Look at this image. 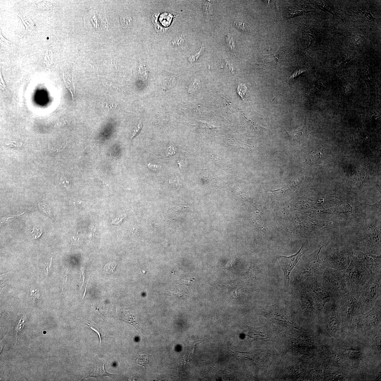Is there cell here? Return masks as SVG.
<instances>
[{"mask_svg": "<svg viewBox=\"0 0 381 381\" xmlns=\"http://www.w3.org/2000/svg\"><path fill=\"white\" fill-rule=\"evenodd\" d=\"M0 37H1V40L2 41L4 42L9 45L12 44V42L8 41V40L5 39V38L3 37L2 35L1 32V36H0Z\"/></svg>", "mask_w": 381, "mask_h": 381, "instance_id": "41", "label": "cell"}, {"mask_svg": "<svg viewBox=\"0 0 381 381\" xmlns=\"http://www.w3.org/2000/svg\"><path fill=\"white\" fill-rule=\"evenodd\" d=\"M79 237H74L72 239L71 242L72 244H75L76 242L79 241Z\"/></svg>", "mask_w": 381, "mask_h": 381, "instance_id": "44", "label": "cell"}, {"mask_svg": "<svg viewBox=\"0 0 381 381\" xmlns=\"http://www.w3.org/2000/svg\"><path fill=\"white\" fill-rule=\"evenodd\" d=\"M358 13L360 14V17L363 16L364 19H370L373 21L375 20V18H374L370 13H367L366 12H362L360 10H359Z\"/></svg>", "mask_w": 381, "mask_h": 381, "instance_id": "31", "label": "cell"}, {"mask_svg": "<svg viewBox=\"0 0 381 381\" xmlns=\"http://www.w3.org/2000/svg\"><path fill=\"white\" fill-rule=\"evenodd\" d=\"M234 25L237 29L241 32L246 33H250L251 29L249 25L246 23L242 22L241 21H235L234 22Z\"/></svg>", "mask_w": 381, "mask_h": 381, "instance_id": "18", "label": "cell"}, {"mask_svg": "<svg viewBox=\"0 0 381 381\" xmlns=\"http://www.w3.org/2000/svg\"><path fill=\"white\" fill-rule=\"evenodd\" d=\"M304 281L319 303L324 305L341 298L338 290L323 276L309 277Z\"/></svg>", "mask_w": 381, "mask_h": 381, "instance_id": "1", "label": "cell"}, {"mask_svg": "<svg viewBox=\"0 0 381 381\" xmlns=\"http://www.w3.org/2000/svg\"><path fill=\"white\" fill-rule=\"evenodd\" d=\"M352 255L363 263L373 276L381 274V255L364 253L353 250Z\"/></svg>", "mask_w": 381, "mask_h": 381, "instance_id": "8", "label": "cell"}, {"mask_svg": "<svg viewBox=\"0 0 381 381\" xmlns=\"http://www.w3.org/2000/svg\"><path fill=\"white\" fill-rule=\"evenodd\" d=\"M42 233V230L41 229L35 227L33 228L32 231L30 232L31 235H32V238L34 239L39 238L41 237Z\"/></svg>", "mask_w": 381, "mask_h": 381, "instance_id": "26", "label": "cell"}, {"mask_svg": "<svg viewBox=\"0 0 381 381\" xmlns=\"http://www.w3.org/2000/svg\"><path fill=\"white\" fill-rule=\"evenodd\" d=\"M299 178L297 177V175L295 176L294 177L292 178L291 180L288 182L287 185L286 186H285L284 187L281 188V189L271 191L274 192V193H281V192L284 193V192H286V190H289L294 189L299 184Z\"/></svg>", "mask_w": 381, "mask_h": 381, "instance_id": "15", "label": "cell"}, {"mask_svg": "<svg viewBox=\"0 0 381 381\" xmlns=\"http://www.w3.org/2000/svg\"><path fill=\"white\" fill-rule=\"evenodd\" d=\"M290 51L286 49L279 50L276 53L268 54L263 56L259 61L263 64L268 65H274L280 61H284L287 59L289 54Z\"/></svg>", "mask_w": 381, "mask_h": 381, "instance_id": "10", "label": "cell"}, {"mask_svg": "<svg viewBox=\"0 0 381 381\" xmlns=\"http://www.w3.org/2000/svg\"><path fill=\"white\" fill-rule=\"evenodd\" d=\"M322 276L336 288L341 297L351 291L346 270H337L326 267Z\"/></svg>", "mask_w": 381, "mask_h": 381, "instance_id": "6", "label": "cell"}, {"mask_svg": "<svg viewBox=\"0 0 381 381\" xmlns=\"http://www.w3.org/2000/svg\"><path fill=\"white\" fill-rule=\"evenodd\" d=\"M26 317L25 315H23L19 319V323H18L17 327L16 328V333L15 337L16 340L15 345L14 346H15L16 344H17L18 341L19 340L20 337L21 336L22 331L24 328L25 322H26Z\"/></svg>", "mask_w": 381, "mask_h": 381, "instance_id": "17", "label": "cell"}, {"mask_svg": "<svg viewBox=\"0 0 381 381\" xmlns=\"http://www.w3.org/2000/svg\"><path fill=\"white\" fill-rule=\"evenodd\" d=\"M60 184L66 188H69L70 186L69 181L65 175L61 177Z\"/></svg>", "mask_w": 381, "mask_h": 381, "instance_id": "28", "label": "cell"}, {"mask_svg": "<svg viewBox=\"0 0 381 381\" xmlns=\"http://www.w3.org/2000/svg\"><path fill=\"white\" fill-rule=\"evenodd\" d=\"M79 280L81 281V282H79V285L80 284H83V283L84 282V275H83V272H82V274L81 275L80 278Z\"/></svg>", "mask_w": 381, "mask_h": 381, "instance_id": "47", "label": "cell"}, {"mask_svg": "<svg viewBox=\"0 0 381 381\" xmlns=\"http://www.w3.org/2000/svg\"><path fill=\"white\" fill-rule=\"evenodd\" d=\"M169 295L180 299H184L187 297L186 292L184 290L178 289L177 288H174L170 290Z\"/></svg>", "mask_w": 381, "mask_h": 381, "instance_id": "20", "label": "cell"}, {"mask_svg": "<svg viewBox=\"0 0 381 381\" xmlns=\"http://www.w3.org/2000/svg\"><path fill=\"white\" fill-rule=\"evenodd\" d=\"M95 228H92V233L90 234L89 237V240L90 241L92 239V237H93L94 235V234H95Z\"/></svg>", "mask_w": 381, "mask_h": 381, "instance_id": "45", "label": "cell"}, {"mask_svg": "<svg viewBox=\"0 0 381 381\" xmlns=\"http://www.w3.org/2000/svg\"><path fill=\"white\" fill-rule=\"evenodd\" d=\"M226 41L228 46L229 47L230 50L234 52L235 48V41L231 34H228L227 36Z\"/></svg>", "mask_w": 381, "mask_h": 381, "instance_id": "25", "label": "cell"}, {"mask_svg": "<svg viewBox=\"0 0 381 381\" xmlns=\"http://www.w3.org/2000/svg\"><path fill=\"white\" fill-rule=\"evenodd\" d=\"M199 83L198 81L196 80L194 82L190 84L188 88V92L190 94L194 93L196 91L199 87Z\"/></svg>", "mask_w": 381, "mask_h": 381, "instance_id": "27", "label": "cell"}, {"mask_svg": "<svg viewBox=\"0 0 381 381\" xmlns=\"http://www.w3.org/2000/svg\"><path fill=\"white\" fill-rule=\"evenodd\" d=\"M31 296L34 300L36 302H37L40 296V294L39 293V291H37L36 290L34 291V290H32L31 292Z\"/></svg>", "mask_w": 381, "mask_h": 381, "instance_id": "37", "label": "cell"}, {"mask_svg": "<svg viewBox=\"0 0 381 381\" xmlns=\"http://www.w3.org/2000/svg\"><path fill=\"white\" fill-rule=\"evenodd\" d=\"M286 132L291 143L294 145L300 144L308 136L306 126L302 128Z\"/></svg>", "mask_w": 381, "mask_h": 381, "instance_id": "11", "label": "cell"}, {"mask_svg": "<svg viewBox=\"0 0 381 381\" xmlns=\"http://www.w3.org/2000/svg\"><path fill=\"white\" fill-rule=\"evenodd\" d=\"M39 208L41 210V211L44 212L45 213L47 214V215H48L52 217V214L51 212V211H50L49 209L47 207L45 206L44 205H42L41 204L40 205V204H39Z\"/></svg>", "mask_w": 381, "mask_h": 381, "instance_id": "33", "label": "cell"}, {"mask_svg": "<svg viewBox=\"0 0 381 381\" xmlns=\"http://www.w3.org/2000/svg\"><path fill=\"white\" fill-rule=\"evenodd\" d=\"M99 183L101 185H102L104 186H107V185L106 184H105V183L102 182V181H99Z\"/></svg>", "mask_w": 381, "mask_h": 381, "instance_id": "48", "label": "cell"}, {"mask_svg": "<svg viewBox=\"0 0 381 381\" xmlns=\"http://www.w3.org/2000/svg\"><path fill=\"white\" fill-rule=\"evenodd\" d=\"M324 245L320 244L317 250L302 260L298 267L297 277L300 282L309 277L322 276L325 268L322 255Z\"/></svg>", "mask_w": 381, "mask_h": 381, "instance_id": "2", "label": "cell"}, {"mask_svg": "<svg viewBox=\"0 0 381 381\" xmlns=\"http://www.w3.org/2000/svg\"><path fill=\"white\" fill-rule=\"evenodd\" d=\"M202 48L203 47H202L200 51L197 54H196L195 55L190 56V57L188 58V60L190 63H193L195 62L196 61H197L198 57L199 56H200L201 53H202Z\"/></svg>", "mask_w": 381, "mask_h": 381, "instance_id": "32", "label": "cell"}, {"mask_svg": "<svg viewBox=\"0 0 381 381\" xmlns=\"http://www.w3.org/2000/svg\"><path fill=\"white\" fill-rule=\"evenodd\" d=\"M137 363L141 366H145L148 363L149 359L147 355H139L136 357Z\"/></svg>", "mask_w": 381, "mask_h": 381, "instance_id": "22", "label": "cell"}, {"mask_svg": "<svg viewBox=\"0 0 381 381\" xmlns=\"http://www.w3.org/2000/svg\"><path fill=\"white\" fill-rule=\"evenodd\" d=\"M147 166L150 170L155 171L160 169L161 167V166L160 165L157 164H152L151 163H148L147 165Z\"/></svg>", "mask_w": 381, "mask_h": 381, "instance_id": "34", "label": "cell"}, {"mask_svg": "<svg viewBox=\"0 0 381 381\" xmlns=\"http://www.w3.org/2000/svg\"><path fill=\"white\" fill-rule=\"evenodd\" d=\"M117 264L115 262L108 263L106 264L104 268V271L107 274H112L114 273Z\"/></svg>", "mask_w": 381, "mask_h": 381, "instance_id": "21", "label": "cell"}, {"mask_svg": "<svg viewBox=\"0 0 381 381\" xmlns=\"http://www.w3.org/2000/svg\"><path fill=\"white\" fill-rule=\"evenodd\" d=\"M142 123H141V121H140L139 123V124L135 127V128H134V130L132 132L131 140L134 137H135L137 134L139 133L141 128H142Z\"/></svg>", "mask_w": 381, "mask_h": 381, "instance_id": "29", "label": "cell"}, {"mask_svg": "<svg viewBox=\"0 0 381 381\" xmlns=\"http://www.w3.org/2000/svg\"><path fill=\"white\" fill-rule=\"evenodd\" d=\"M359 206H353L351 203L347 202L320 211L323 214H328L353 216L356 215L355 214Z\"/></svg>", "mask_w": 381, "mask_h": 381, "instance_id": "9", "label": "cell"}, {"mask_svg": "<svg viewBox=\"0 0 381 381\" xmlns=\"http://www.w3.org/2000/svg\"><path fill=\"white\" fill-rule=\"evenodd\" d=\"M67 274L65 275V276H64V277H63V284L62 286L63 287H64L66 285V284L67 279Z\"/></svg>", "mask_w": 381, "mask_h": 381, "instance_id": "46", "label": "cell"}, {"mask_svg": "<svg viewBox=\"0 0 381 381\" xmlns=\"http://www.w3.org/2000/svg\"><path fill=\"white\" fill-rule=\"evenodd\" d=\"M303 245L299 251L295 255L289 257L277 255L276 257L284 273V282L283 291H286L289 284V277L292 270L305 253Z\"/></svg>", "mask_w": 381, "mask_h": 381, "instance_id": "7", "label": "cell"}, {"mask_svg": "<svg viewBox=\"0 0 381 381\" xmlns=\"http://www.w3.org/2000/svg\"><path fill=\"white\" fill-rule=\"evenodd\" d=\"M381 274L373 276L360 292L357 303L365 311L381 299Z\"/></svg>", "mask_w": 381, "mask_h": 381, "instance_id": "5", "label": "cell"}, {"mask_svg": "<svg viewBox=\"0 0 381 381\" xmlns=\"http://www.w3.org/2000/svg\"><path fill=\"white\" fill-rule=\"evenodd\" d=\"M140 70L141 75L142 76L143 79L146 81L147 80L148 76L147 71V69L144 64H143L141 65Z\"/></svg>", "mask_w": 381, "mask_h": 381, "instance_id": "30", "label": "cell"}, {"mask_svg": "<svg viewBox=\"0 0 381 381\" xmlns=\"http://www.w3.org/2000/svg\"><path fill=\"white\" fill-rule=\"evenodd\" d=\"M195 279L193 277H189L188 278H186L182 281L183 284L186 285L187 286L191 285L192 283L195 281Z\"/></svg>", "mask_w": 381, "mask_h": 381, "instance_id": "36", "label": "cell"}, {"mask_svg": "<svg viewBox=\"0 0 381 381\" xmlns=\"http://www.w3.org/2000/svg\"><path fill=\"white\" fill-rule=\"evenodd\" d=\"M15 14L20 18L23 24L25 25V28H26L25 33H26L27 32H30L33 30L34 27H35V23H34L31 19L26 16L21 15L16 13Z\"/></svg>", "mask_w": 381, "mask_h": 381, "instance_id": "16", "label": "cell"}, {"mask_svg": "<svg viewBox=\"0 0 381 381\" xmlns=\"http://www.w3.org/2000/svg\"><path fill=\"white\" fill-rule=\"evenodd\" d=\"M353 248L349 245L341 248H328L322 252L326 267L333 269L346 270L351 263Z\"/></svg>", "mask_w": 381, "mask_h": 381, "instance_id": "3", "label": "cell"}, {"mask_svg": "<svg viewBox=\"0 0 381 381\" xmlns=\"http://www.w3.org/2000/svg\"><path fill=\"white\" fill-rule=\"evenodd\" d=\"M52 259V258H51L50 265L49 266V268L48 267L46 268V273H45V275H46V276H48V274L49 273V271H50V270H51V268Z\"/></svg>", "mask_w": 381, "mask_h": 381, "instance_id": "43", "label": "cell"}, {"mask_svg": "<svg viewBox=\"0 0 381 381\" xmlns=\"http://www.w3.org/2000/svg\"><path fill=\"white\" fill-rule=\"evenodd\" d=\"M114 375L108 373L105 371L104 368V364H100L90 371L89 374L85 377H92L95 378L104 376H112Z\"/></svg>", "mask_w": 381, "mask_h": 381, "instance_id": "13", "label": "cell"}, {"mask_svg": "<svg viewBox=\"0 0 381 381\" xmlns=\"http://www.w3.org/2000/svg\"><path fill=\"white\" fill-rule=\"evenodd\" d=\"M346 271L351 290L360 292L373 276L363 263L353 255Z\"/></svg>", "mask_w": 381, "mask_h": 381, "instance_id": "4", "label": "cell"}, {"mask_svg": "<svg viewBox=\"0 0 381 381\" xmlns=\"http://www.w3.org/2000/svg\"><path fill=\"white\" fill-rule=\"evenodd\" d=\"M120 22L124 28H129L133 23L132 16L130 13L123 12L120 14Z\"/></svg>", "mask_w": 381, "mask_h": 381, "instance_id": "14", "label": "cell"}, {"mask_svg": "<svg viewBox=\"0 0 381 381\" xmlns=\"http://www.w3.org/2000/svg\"><path fill=\"white\" fill-rule=\"evenodd\" d=\"M177 148L173 145H170L166 147L165 152L167 157L175 155L177 152Z\"/></svg>", "mask_w": 381, "mask_h": 381, "instance_id": "24", "label": "cell"}, {"mask_svg": "<svg viewBox=\"0 0 381 381\" xmlns=\"http://www.w3.org/2000/svg\"><path fill=\"white\" fill-rule=\"evenodd\" d=\"M188 206L177 204L170 206L168 211V216L172 219H178L184 216L187 212Z\"/></svg>", "mask_w": 381, "mask_h": 381, "instance_id": "12", "label": "cell"}, {"mask_svg": "<svg viewBox=\"0 0 381 381\" xmlns=\"http://www.w3.org/2000/svg\"><path fill=\"white\" fill-rule=\"evenodd\" d=\"M26 211L24 212V213H23L22 214H20L17 215H14V216H12L11 217L7 218H3L2 219V220H1V223H2V224H4V223L5 222V221L8 220V219H11V218H13V217H14L17 216H20L22 215L23 214H24L25 213V212Z\"/></svg>", "mask_w": 381, "mask_h": 381, "instance_id": "42", "label": "cell"}, {"mask_svg": "<svg viewBox=\"0 0 381 381\" xmlns=\"http://www.w3.org/2000/svg\"><path fill=\"white\" fill-rule=\"evenodd\" d=\"M237 92L243 100H245L247 98L248 89L245 85L239 84L237 88Z\"/></svg>", "mask_w": 381, "mask_h": 381, "instance_id": "19", "label": "cell"}, {"mask_svg": "<svg viewBox=\"0 0 381 381\" xmlns=\"http://www.w3.org/2000/svg\"><path fill=\"white\" fill-rule=\"evenodd\" d=\"M185 40L184 35L181 34L174 38L172 41V44L175 46H179L184 43Z\"/></svg>", "mask_w": 381, "mask_h": 381, "instance_id": "23", "label": "cell"}, {"mask_svg": "<svg viewBox=\"0 0 381 381\" xmlns=\"http://www.w3.org/2000/svg\"><path fill=\"white\" fill-rule=\"evenodd\" d=\"M179 179L177 177H172L169 181V184L172 186H175L177 185L178 183Z\"/></svg>", "mask_w": 381, "mask_h": 381, "instance_id": "38", "label": "cell"}, {"mask_svg": "<svg viewBox=\"0 0 381 381\" xmlns=\"http://www.w3.org/2000/svg\"><path fill=\"white\" fill-rule=\"evenodd\" d=\"M88 326H89V327L91 329H92V330H94V331H95L96 332V333H97L98 334L100 339V344L101 341V335L100 333V331H99L98 330H97V329H96L95 327V328L94 327V326H91L90 325H88Z\"/></svg>", "mask_w": 381, "mask_h": 381, "instance_id": "40", "label": "cell"}, {"mask_svg": "<svg viewBox=\"0 0 381 381\" xmlns=\"http://www.w3.org/2000/svg\"><path fill=\"white\" fill-rule=\"evenodd\" d=\"M367 205V206H368L372 207L381 210L380 201H379V202H378V203H375V204H374L371 205V204H362L360 206H362V205Z\"/></svg>", "mask_w": 381, "mask_h": 381, "instance_id": "39", "label": "cell"}, {"mask_svg": "<svg viewBox=\"0 0 381 381\" xmlns=\"http://www.w3.org/2000/svg\"><path fill=\"white\" fill-rule=\"evenodd\" d=\"M306 71V70L302 69H298L296 70L295 71L293 72V73L292 74L291 77H290V79H293V78L296 77L297 76L300 75L301 74L303 73V72Z\"/></svg>", "mask_w": 381, "mask_h": 381, "instance_id": "35", "label": "cell"}]
</instances>
